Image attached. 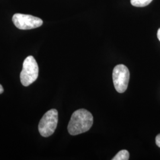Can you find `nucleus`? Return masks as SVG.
Returning <instances> with one entry per match:
<instances>
[{
  "mask_svg": "<svg viewBox=\"0 0 160 160\" xmlns=\"http://www.w3.org/2000/svg\"><path fill=\"white\" fill-rule=\"evenodd\" d=\"M155 143H156V145L160 148V133L156 137Z\"/></svg>",
  "mask_w": 160,
  "mask_h": 160,
  "instance_id": "8",
  "label": "nucleus"
},
{
  "mask_svg": "<svg viewBox=\"0 0 160 160\" xmlns=\"http://www.w3.org/2000/svg\"><path fill=\"white\" fill-rule=\"evenodd\" d=\"M12 20L16 27L20 30L35 29L43 24V21L40 18L29 14L16 13L14 14Z\"/></svg>",
  "mask_w": 160,
  "mask_h": 160,
  "instance_id": "5",
  "label": "nucleus"
},
{
  "mask_svg": "<svg viewBox=\"0 0 160 160\" xmlns=\"http://www.w3.org/2000/svg\"><path fill=\"white\" fill-rule=\"evenodd\" d=\"M157 38H158V40L160 41V28L158 29V30L157 32Z\"/></svg>",
  "mask_w": 160,
  "mask_h": 160,
  "instance_id": "9",
  "label": "nucleus"
},
{
  "mask_svg": "<svg viewBox=\"0 0 160 160\" xmlns=\"http://www.w3.org/2000/svg\"><path fill=\"white\" fill-rule=\"evenodd\" d=\"M152 0H131L132 5L137 7H143L149 5Z\"/></svg>",
  "mask_w": 160,
  "mask_h": 160,
  "instance_id": "7",
  "label": "nucleus"
},
{
  "mask_svg": "<svg viewBox=\"0 0 160 160\" xmlns=\"http://www.w3.org/2000/svg\"><path fill=\"white\" fill-rule=\"evenodd\" d=\"M3 92H4V88L0 84V94H2Z\"/></svg>",
  "mask_w": 160,
  "mask_h": 160,
  "instance_id": "10",
  "label": "nucleus"
},
{
  "mask_svg": "<svg viewBox=\"0 0 160 160\" xmlns=\"http://www.w3.org/2000/svg\"><path fill=\"white\" fill-rule=\"evenodd\" d=\"M129 159V153L126 149L120 151L112 159V160H128Z\"/></svg>",
  "mask_w": 160,
  "mask_h": 160,
  "instance_id": "6",
  "label": "nucleus"
},
{
  "mask_svg": "<svg viewBox=\"0 0 160 160\" xmlns=\"http://www.w3.org/2000/svg\"><path fill=\"white\" fill-rule=\"evenodd\" d=\"M39 75V67L33 56L25 59L23 63V69L20 73V81L22 85L28 87L37 80Z\"/></svg>",
  "mask_w": 160,
  "mask_h": 160,
  "instance_id": "2",
  "label": "nucleus"
},
{
  "mask_svg": "<svg viewBox=\"0 0 160 160\" xmlns=\"http://www.w3.org/2000/svg\"><path fill=\"white\" fill-rule=\"evenodd\" d=\"M58 112L56 109H51L43 115L39 123L38 129L40 135L43 137L52 135L57 127Z\"/></svg>",
  "mask_w": 160,
  "mask_h": 160,
  "instance_id": "3",
  "label": "nucleus"
},
{
  "mask_svg": "<svg viewBox=\"0 0 160 160\" xmlns=\"http://www.w3.org/2000/svg\"><path fill=\"white\" fill-rule=\"evenodd\" d=\"M93 124V116L86 109H78L72 114L68 125L71 135H77L88 131Z\"/></svg>",
  "mask_w": 160,
  "mask_h": 160,
  "instance_id": "1",
  "label": "nucleus"
},
{
  "mask_svg": "<svg viewBox=\"0 0 160 160\" xmlns=\"http://www.w3.org/2000/svg\"><path fill=\"white\" fill-rule=\"evenodd\" d=\"M112 76L116 90L120 93L125 92L130 78V73L128 68L125 65H118L113 69Z\"/></svg>",
  "mask_w": 160,
  "mask_h": 160,
  "instance_id": "4",
  "label": "nucleus"
}]
</instances>
